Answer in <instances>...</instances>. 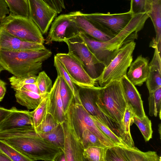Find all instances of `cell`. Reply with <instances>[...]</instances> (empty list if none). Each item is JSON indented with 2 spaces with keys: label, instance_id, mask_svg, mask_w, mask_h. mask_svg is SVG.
Listing matches in <instances>:
<instances>
[{
  "label": "cell",
  "instance_id": "1",
  "mask_svg": "<svg viewBox=\"0 0 161 161\" xmlns=\"http://www.w3.org/2000/svg\"><path fill=\"white\" fill-rule=\"evenodd\" d=\"M148 14L142 13L134 15L130 21L121 31L106 42L98 41L82 31L80 32L79 36L105 67L123 45L137 38V33L143 28L145 22L149 17Z\"/></svg>",
  "mask_w": 161,
  "mask_h": 161
},
{
  "label": "cell",
  "instance_id": "2",
  "mask_svg": "<svg viewBox=\"0 0 161 161\" xmlns=\"http://www.w3.org/2000/svg\"><path fill=\"white\" fill-rule=\"evenodd\" d=\"M52 52L44 49L26 51H9L0 49V64L18 77L35 75L42 69V62L50 58Z\"/></svg>",
  "mask_w": 161,
  "mask_h": 161
},
{
  "label": "cell",
  "instance_id": "3",
  "mask_svg": "<svg viewBox=\"0 0 161 161\" xmlns=\"http://www.w3.org/2000/svg\"><path fill=\"white\" fill-rule=\"evenodd\" d=\"M3 140L31 161H57L64 153L62 149L41 137L35 130L27 136Z\"/></svg>",
  "mask_w": 161,
  "mask_h": 161
},
{
  "label": "cell",
  "instance_id": "4",
  "mask_svg": "<svg viewBox=\"0 0 161 161\" xmlns=\"http://www.w3.org/2000/svg\"><path fill=\"white\" fill-rule=\"evenodd\" d=\"M98 104L105 114L118 126L120 130L127 105L120 80L113 81L102 87Z\"/></svg>",
  "mask_w": 161,
  "mask_h": 161
},
{
  "label": "cell",
  "instance_id": "5",
  "mask_svg": "<svg viewBox=\"0 0 161 161\" xmlns=\"http://www.w3.org/2000/svg\"><path fill=\"white\" fill-rule=\"evenodd\" d=\"M136 43L132 41L123 45L118 50L110 62L105 66L96 81L103 87L111 82L120 81L126 75L127 71L132 61V54Z\"/></svg>",
  "mask_w": 161,
  "mask_h": 161
},
{
  "label": "cell",
  "instance_id": "6",
  "mask_svg": "<svg viewBox=\"0 0 161 161\" xmlns=\"http://www.w3.org/2000/svg\"><path fill=\"white\" fill-rule=\"evenodd\" d=\"M0 28L24 41L42 44L44 42L42 32L29 17L10 13L2 21Z\"/></svg>",
  "mask_w": 161,
  "mask_h": 161
},
{
  "label": "cell",
  "instance_id": "7",
  "mask_svg": "<svg viewBox=\"0 0 161 161\" xmlns=\"http://www.w3.org/2000/svg\"><path fill=\"white\" fill-rule=\"evenodd\" d=\"M65 112L78 137L84 130L88 129L95 134L106 147L118 146L99 129L90 117L91 114L81 103L75 102L74 96L70 99Z\"/></svg>",
  "mask_w": 161,
  "mask_h": 161
},
{
  "label": "cell",
  "instance_id": "8",
  "mask_svg": "<svg viewBox=\"0 0 161 161\" xmlns=\"http://www.w3.org/2000/svg\"><path fill=\"white\" fill-rule=\"evenodd\" d=\"M77 87L81 103L86 109L119 136L118 126L105 114L98 104L102 87L96 86L93 87Z\"/></svg>",
  "mask_w": 161,
  "mask_h": 161
},
{
  "label": "cell",
  "instance_id": "9",
  "mask_svg": "<svg viewBox=\"0 0 161 161\" xmlns=\"http://www.w3.org/2000/svg\"><path fill=\"white\" fill-rule=\"evenodd\" d=\"M64 42L67 45L68 53L78 60L90 77L96 81L100 75L98 69L101 65H103L102 62L89 49L79 35Z\"/></svg>",
  "mask_w": 161,
  "mask_h": 161
},
{
  "label": "cell",
  "instance_id": "10",
  "mask_svg": "<svg viewBox=\"0 0 161 161\" xmlns=\"http://www.w3.org/2000/svg\"><path fill=\"white\" fill-rule=\"evenodd\" d=\"M96 25L107 33L115 36L129 23L134 15L130 11L111 14L96 13L84 14Z\"/></svg>",
  "mask_w": 161,
  "mask_h": 161
},
{
  "label": "cell",
  "instance_id": "11",
  "mask_svg": "<svg viewBox=\"0 0 161 161\" xmlns=\"http://www.w3.org/2000/svg\"><path fill=\"white\" fill-rule=\"evenodd\" d=\"M80 30L69 13L56 17L51 24L46 43L63 42L79 35Z\"/></svg>",
  "mask_w": 161,
  "mask_h": 161
},
{
  "label": "cell",
  "instance_id": "12",
  "mask_svg": "<svg viewBox=\"0 0 161 161\" xmlns=\"http://www.w3.org/2000/svg\"><path fill=\"white\" fill-rule=\"evenodd\" d=\"M65 113L64 121L61 125L64 136L63 153L65 161H85L82 143L73 127L68 114L66 112Z\"/></svg>",
  "mask_w": 161,
  "mask_h": 161
},
{
  "label": "cell",
  "instance_id": "13",
  "mask_svg": "<svg viewBox=\"0 0 161 161\" xmlns=\"http://www.w3.org/2000/svg\"><path fill=\"white\" fill-rule=\"evenodd\" d=\"M55 55L76 85L82 87L95 86L96 81L90 77L80 62L73 55L69 53H59Z\"/></svg>",
  "mask_w": 161,
  "mask_h": 161
},
{
  "label": "cell",
  "instance_id": "14",
  "mask_svg": "<svg viewBox=\"0 0 161 161\" xmlns=\"http://www.w3.org/2000/svg\"><path fill=\"white\" fill-rule=\"evenodd\" d=\"M29 17L38 27L42 34L48 31L58 13L43 0H28Z\"/></svg>",
  "mask_w": 161,
  "mask_h": 161
},
{
  "label": "cell",
  "instance_id": "15",
  "mask_svg": "<svg viewBox=\"0 0 161 161\" xmlns=\"http://www.w3.org/2000/svg\"><path fill=\"white\" fill-rule=\"evenodd\" d=\"M42 44L23 40L0 28V49L9 51H26L45 48Z\"/></svg>",
  "mask_w": 161,
  "mask_h": 161
},
{
  "label": "cell",
  "instance_id": "16",
  "mask_svg": "<svg viewBox=\"0 0 161 161\" xmlns=\"http://www.w3.org/2000/svg\"><path fill=\"white\" fill-rule=\"evenodd\" d=\"M69 14L76 22L81 31L98 41L106 42L115 36L98 27L88 19L85 16L84 14L80 11L72 12Z\"/></svg>",
  "mask_w": 161,
  "mask_h": 161
},
{
  "label": "cell",
  "instance_id": "17",
  "mask_svg": "<svg viewBox=\"0 0 161 161\" xmlns=\"http://www.w3.org/2000/svg\"><path fill=\"white\" fill-rule=\"evenodd\" d=\"M60 77L58 75L51 91L47 95V113L61 124L64 121L65 113L60 95Z\"/></svg>",
  "mask_w": 161,
  "mask_h": 161
},
{
  "label": "cell",
  "instance_id": "18",
  "mask_svg": "<svg viewBox=\"0 0 161 161\" xmlns=\"http://www.w3.org/2000/svg\"><path fill=\"white\" fill-rule=\"evenodd\" d=\"M120 81L127 104L131 107L136 116L140 118L145 116L143 101L135 86L128 80L126 75L123 76Z\"/></svg>",
  "mask_w": 161,
  "mask_h": 161
},
{
  "label": "cell",
  "instance_id": "19",
  "mask_svg": "<svg viewBox=\"0 0 161 161\" xmlns=\"http://www.w3.org/2000/svg\"><path fill=\"white\" fill-rule=\"evenodd\" d=\"M13 111L0 124V131L20 129L32 126L30 111L13 107Z\"/></svg>",
  "mask_w": 161,
  "mask_h": 161
},
{
  "label": "cell",
  "instance_id": "20",
  "mask_svg": "<svg viewBox=\"0 0 161 161\" xmlns=\"http://www.w3.org/2000/svg\"><path fill=\"white\" fill-rule=\"evenodd\" d=\"M149 59L140 55L131 62L126 77L134 86H141L146 81L149 74Z\"/></svg>",
  "mask_w": 161,
  "mask_h": 161
},
{
  "label": "cell",
  "instance_id": "21",
  "mask_svg": "<svg viewBox=\"0 0 161 161\" xmlns=\"http://www.w3.org/2000/svg\"><path fill=\"white\" fill-rule=\"evenodd\" d=\"M154 54L149 64V73L146 81L149 92H153L161 87V59L160 53L155 47Z\"/></svg>",
  "mask_w": 161,
  "mask_h": 161
},
{
  "label": "cell",
  "instance_id": "22",
  "mask_svg": "<svg viewBox=\"0 0 161 161\" xmlns=\"http://www.w3.org/2000/svg\"><path fill=\"white\" fill-rule=\"evenodd\" d=\"M15 91L16 102L28 110L36 108L43 98L47 95H41L23 89Z\"/></svg>",
  "mask_w": 161,
  "mask_h": 161
},
{
  "label": "cell",
  "instance_id": "23",
  "mask_svg": "<svg viewBox=\"0 0 161 161\" xmlns=\"http://www.w3.org/2000/svg\"><path fill=\"white\" fill-rule=\"evenodd\" d=\"M135 115L131 107L127 104L119 130V137L125 143L131 148L136 147L130 130V126L132 124V119Z\"/></svg>",
  "mask_w": 161,
  "mask_h": 161
},
{
  "label": "cell",
  "instance_id": "24",
  "mask_svg": "<svg viewBox=\"0 0 161 161\" xmlns=\"http://www.w3.org/2000/svg\"><path fill=\"white\" fill-rule=\"evenodd\" d=\"M153 25L156 37L153 38L151 42L150 46L154 48L157 47L159 52L161 53V3H153L151 12L148 14Z\"/></svg>",
  "mask_w": 161,
  "mask_h": 161
},
{
  "label": "cell",
  "instance_id": "25",
  "mask_svg": "<svg viewBox=\"0 0 161 161\" xmlns=\"http://www.w3.org/2000/svg\"><path fill=\"white\" fill-rule=\"evenodd\" d=\"M127 161H161V157L154 151L144 152L136 147H123Z\"/></svg>",
  "mask_w": 161,
  "mask_h": 161
},
{
  "label": "cell",
  "instance_id": "26",
  "mask_svg": "<svg viewBox=\"0 0 161 161\" xmlns=\"http://www.w3.org/2000/svg\"><path fill=\"white\" fill-rule=\"evenodd\" d=\"M54 64L57 72L58 75L62 77L65 80L71 90L73 94L75 101L81 103L78 94L77 86L72 80L63 65L55 55Z\"/></svg>",
  "mask_w": 161,
  "mask_h": 161
},
{
  "label": "cell",
  "instance_id": "27",
  "mask_svg": "<svg viewBox=\"0 0 161 161\" xmlns=\"http://www.w3.org/2000/svg\"><path fill=\"white\" fill-rule=\"evenodd\" d=\"M48 95V94H47ZM47 95L42 100L38 106L30 111L32 126L35 130L44 120L47 114Z\"/></svg>",
  "mask_w": 161,
  "mask_h": 161
},
{
  "label": "cell",
  "instance_id": "28",
  "mask_svg": "<svg viewBox=\"0 0 161 161\" xmlns=\"http://www.w3.org/2000/svg\"><path fill=\"white\" fill-rule=\"evenodd\" d=\"M38 135L63 151L64 136L61 124L48 132Z\"/></svg>",
  "mask_w": 161,
  "mask_h": 161
},
{
  "label": "cell",
  "instance_id": "29",
  "mask_svg": "<svg viewBox=\"0 0 161 161\" xmlns=\"http://www.w3.org/2000/svg\"><path fill=\"white\" fill-rule=\"evenodd\" d=\"M10 13L25 17H29L28 0H4Z\"/></svg>",
  "mask_w": 161,
  "mask_h": 161
},
{
  "label": "cell",
  "instance_id": "30",
  "mask_svg": "<svg viewBox=\"0 0 161 161\" xmlns=\"http://www.w3.org/2000/svg\"><path fill=\"white\" fill-rule=\"evenodd\" d=\"M132 123L137 126L146 142L148 141L152 138L153 131L151 122L146 115L140 118L135 115L133 118Z\"/></svg>",
  "mask_w": 161,
  "mask_h": 161
},
{
  "label": "cell",
  "instance_id": "31",
  "mask_svg": "<svg viewBox=\"0 0 161 161\" xmlns=\"http://www.w3.org/2000/svg\"><path fill=\"white\" fill-rule=\"evenodd\" d=\"M79 137L82 143L84 149L92 147L103 148L107 147L95 134L88 129L84 130Z\"/></svg>",
  "mask_w": 161,
  "mask_h": 161
},
{
  "label": "cell",
  "instance_id": "32",
  "mask_svg": "<svg viewBox=\"0 0 161 161\" xmlns=\"http://www.w3.org/2000/svg\"><path fill=\"white\" fill-rule=\"evenodd\" d=\"M0 150L11 161H31L3 140L0 139Z\"/></svg>",
  "mask_w": 161,
  "mask_h": 161
},
{
  "label": "cell",
  "instance_id": "33",
  "mask_svg": "<svg viewBox=\"0 0 161 161\" xmlns=\"http://www.w3.org/2000/svg\"><path fill=\"white\" fill-rule=\"evenodd\" d=\"M149 94V114L151 116L157 117L158 114L161 112V87Z\"/></svg>",
  "mask_w": 161,
  "mask_h": 161
},
{
  "label": "cell",
  "instance_id": "34",
  "mask_svg": "<svg viewBox=\"0 0 161 161\" xmlns=\"http://www.w3.org/2000/svg\"><path fill=\"white\" fill-rule=\"evenodd\" d=\"M90 117L99 129L112 141L118 146L130 148L125 143L120 137L102 123L95 116L91 114Z\"/></svg>",
  "mask_w": 161,
  "mask_h": 161
},
{
  "label": "cell",
  "instance_id": "35",
  "mask_svg": "<svg viewBox=\"0 0 161 161\" xmlns=\"http://www.w3.org/2000/svg\"><path fill=\"white\" fill-rule=\"evenodd\" d=\"M123 147L119 146L106 147L105 161H127Z\"/></svg>",
  "mask_w": 161,
  "mask_h": 161
},
{
  "label": "cell",
  "instance_id": "36",
  "mask_svg": "<svg viewBox=\"0 0 161 161\" xmlns=\"http://www.w3.org/2000/svg\"><path fill=\"white\" fill-rule=\"evenodd\" d=\"M105 147H92L84 149L83 155L85 161H105Z\"/></svg>",
  "mask_w": 161,
  "mask_h": 161
},
{
  "label": "cell",
  "instance_id": "37",
  "mask_svg": "<svg viewBox=\"0 0 161 161\" xmlns=\"http://www.w3.org/2000/svg\"><path fill=\"white\" fill-rule=\"evenodd\" d=\"M152 4L150 0H131L130 11L133 15L142 13L148 14L151 10Z\"/></svg>",
  "mask_w": 161,
  "mask_h": 161
},
{
  "label": "cell",
  "instance_id": "38",
  "mask_svg": "<svg viewBox=\"0 0 161 161\" xmlns=\"http://www.w3.org/2000/svg\"><path fill=\"white\" fill-rule=\"evenodd\" d=\"M36 83L41 95L48 94L53 87L51 80L44 71L39 73Z\"/></svg>",
  "mask_w": 161,
  "mask_h": 161
},
{
  "label": "cell",
  "instance_id": "39",
  "mask_svg": "<svg viewBox=\"0 0 161 161\" xmlns=\"http://www.w3.org/2000/svg\"><path fill=\"white\" fill-rule=\"evenodd\" d=\"M37 76L36 75L24 77H18L13 75L8 78L11 87L14 91L18 90L22 86L29 84L36 83Z\"/></svg>",
  "mask_w": 161,
  "mask_h": 161
},
{
  "label": "cell",
  "instance_id": "40",
  "mask_svg": "<svg viewBox=\"0 0 161 161\" xmlns=\"http://www.w3.org/2000/svg\"><path fill=\"white\" fill-rule=\"evenodd\" d=\"M59 124L49 114H47L42 122L35 130L39 134L48 132L58 126Z\"/></svg>",
  "mask_w": 161,
  "mask_h": 161
},
{
  "label": "cell",
  "instance_id": "41",
  "mask_svg": "<svg viewBox=\"0 0 161 161\" xmlns=\"http://www.w3.org/2000/svg\"><path fill=\"white\" fill-rule=\"evenodd\" d=\"M59 76L60 78V95L63 103L64 110L65 112L70 99L74 95L70 88L64 79L61 76Z\"/></svg>",
  "mask_w": 161,
  "mask_h": 161
},
{
  "label": "cell",
  "instance_id": "42",
  "mask_svg": "<svg viewBox=\"0 0 161 161\" xmlns=\"http://www.w3.org/2000/svg\"><path fill=\"white\" fill-rule=\"evenodd\" d=\"M58 14L65 8L64 0H43Z\"/></svg>",
  "mask_w": 161,
  "mask_h": 161
},
{
  "label": "cell",
  "instance_id": "43",
  "mask_svg": "<svg viewBox=\"0 0 161 161\" xmlns=\"http://www.w3.org/2000/svg\"><path fill=\"white\" fill-rule=\"evenodd\" d=\"M4 0H0V24L3 19L7 14H9L10 11Z\"/></svg>",
  "mask_w": 161,
  "mask_h": 161
},
{
  "label": "cell",
  "instance_id": "44",
  "mask_svg": "<svg viewBox=\"0 0 161 161\" xmlns=\"http://www.w3.org/2000/svg\"><path fill=\"white\" fill-rule=\"evenodd\" d=\"M23 89L40 94L36 83L27 84L21 86L18 90Z\"/></svg>",
  "mask_w": 161,
  "mask_h": 161
},
{
  "label": "cell",
  "instance_id": "45",
  "mask_svg": "<svg viewBox=\"0 0 161 161\" xmlns=\"http://www.w3.org/2000/svg\"><path fill=\"white\" fill-rule=\"evenodd\" d=\"M13 110L12 107L8 109L0 106V124Z\"/></svg>",
  "mask_w": 161,
  "mask_h": 161
},
{
  "label": "cell",
  "instance_id": "46",
  "mask_svg": "<svg viewBox=\"0 0 161 161\" xmlns=\"http://www.w3.org/2000/svg\"><path fill=\"white\" fill-rule=\"evenodd\" d=\"M6 83L0 79V102L3 99L6 92Z\"/></svg>",
  "mask_w": 161,
  "mask_h": 161
},
{
  "label": "cell",
  "instance_id": "47",
  "mask_svg": "<svg viewBox=\"0 0 161 161\" xmlns=\"http://www.w3.org/2000/svg\"><path fill=\"white\" fill-rule=\"evenodd\" d=\"M11 161L9 158L0 150V161Z\"/></svg>",
  "mask_w": 161,
  "mask_h": 161
},
{
  "label": "cell",
  "instance_id": "48",
  "mask_svg": "<svg viewBox=\"0 0 161 161\" xmlns=\"http://www.w3.org/2000/svg\"><path fill=\"white\" fill-rule=\"evenodd\" d=\"M153 3L158 4L161 3V0H150Z\"/></svg>",
  "mask_w": 161,
  "mask_h": 161
},
{
  "label": "cell",
  "instance_id": "49",
  "mask_svg": "<svg viewBox=\"0 0 161 161\" xmlns=\"http://www.w3.org/2000/svg\"><path fill=\"white\" fill-rule=\"evenodd\" d=\"M161 124H160L159 125H158V132L159 134V135H160V138H161Z\"/></svg>",
  "mask_w": 161,
  "mask_h": 161
},
{
  "label": "cell",
  "instance_id": "50",
  "mask_svg": "<svg viewBox=\"0 0 161 161\" xmlns=\"http://www.w3.org/2000/svg\"><path fill=\"white\" fill-rule=\"evenodd\" d=\"M3 70H4V69L3 68L2 66L0 64V73Z\"/></svg>",
  "mask_w": 161,
  "mask_h": 161
},
{
  "label": "cell",
  "instance_id": "51",
  "mask_svg": "<svg viewBox=\"0 0 161 161\" xmlns=\"http://www.w3.org/2000/svg\"></svg>",
  "mask_w": 161,
  "mask_h": 161
}]
</instances>
